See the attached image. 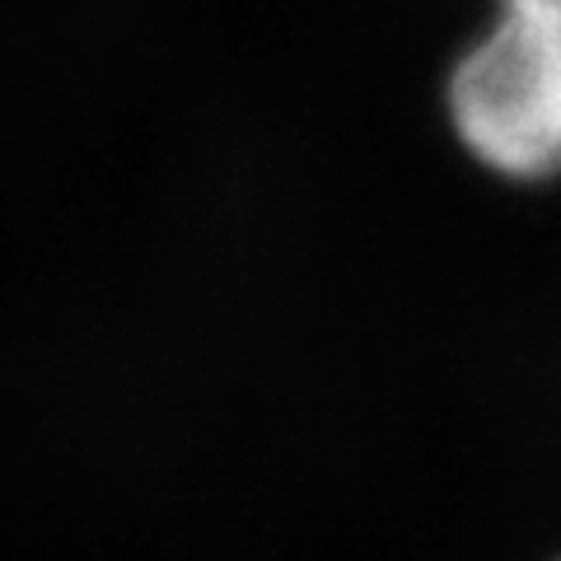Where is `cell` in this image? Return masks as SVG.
Returning <instances> with one entry per match:
<instances>
[{"label": "cell", "instance_id": "6da1fadb", "mask_svg": "<svg viewBox=\"0 0 561 561\" xmlns=\"http://www.w3.org/2000/svg\"><path fill=\"white\" fill-rule=\"evenodd\" d=\"M449 122L501 179H561V0H496L486 33L449 70Z\"/></svg>", "mask_w": 561, "mask_h": 561}]
</instances>
